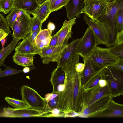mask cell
<instances>
[{
	"mask_svg": "<svg viewBox=\"0 0 123 123\" xmlns=\"http://www.w3.org/2000/svg\"><path fill=\"white\" fill-rule=\"evenodd\" d=\"M80 55L76 54L61 67L65 74L64 91L58 94L57 108L64 112H79L84 90L80 73L75 69Z\"/></svg>",
	"mask_w": 123,
	"mask_h": 123,
	"instance_id": "obj_1",
	"label": "cell"
},
{
	"mask_svg": "<svg viewBox=\"0 0 123 123\" xmlns=\"http://www.w3.org/2000/svg\"><path fill=\"white\" fill-rule=\"evenodd\" d=\"M116 1L109 2L106 12L98 18L96 21L100 23L104 28L108 38L105 45L110 47L115 44V41L117 33L116 14Z\"/></svg>",
	"mask_w": 123,
	"mask_h": 123,
	"instance_id": "obj_2",
	"label": "cell"
},
{
	"mask_svg": "<svg viewBox=\"0 0 123 123\" xmlns=\"http://www.w3.org/2000/svg\"><path fill=\"white\" fill-rule=\"evenodd\" d=\"M102 71L103 79L106 81L110 97L112 98L120 95L123 96V71L111 66L104 68Z\"/></svg>",
	"mask_w": 123,
	"mask_h": 123,
	"instance_id": "obj_3",
	"label": "cell"
},
{
	"mask_svg": "<svg viewBox=\"0 0 123 123\" xmlns=\"http://www.w3.org/2000/svg\"><path fill=\"white\" fill-rule=\"evenodd\" d=\"M89 58L101 69L112 66L120 59L109 51L108 48H103L96 46Z\"/></svg>",
	"mask_w": 123,
	"mask_h": 123,
	"instance_id": "obj_4",
	"label": "cell"
},
{
	"mask_svg": "<svg viewBox=\"0 0 123 123\" xmlns=\"http://www.w3.org/2000/svg\"><path fill=\"white\" fill-rule=\"evenodd\" d=\"M20 89L22 100L30 108L44 111L46 106L45 100L36 91L27 85L22 86Z\"/></svg>",
	"mask_w": 123,
	"mask_h": 123,
	"instance_id": "obj_5",
	"label": "cell"
},
{
	"mask_svg": "<svg viewBox=\"0 0 123 123\" xmlns=\"http://www.w3.org/2000/svg\"><path fill=\"white\" fill-rule=\"evenodd\" d=\"M109 1L107 0H86L80 14L85 15L96 21L107 12Z\"/></svg>",
	"mask_w": 123,
	"mask_h": 123,
	"instance_id": "obj_6",
	"label": "cell"
},
{
	"mask_svg": "<svg viewBox=\"0 0 123 123\" xmlns=\"http://www.w3.org/2000/svg\"><path fill=\"white\" fill-rule=\"evenodd\" d=\"M31 18L30 14L22 12L14 23L12 29L13 38L23 39L27 37L31 31Z\"/></svg>",
	"mask_w": 123,
	"mask_h": 123,
	"instance_id": "obj_7",
	"label": "cell"
},
{
	"mask_svg": "<svg viewBox=\"0 0 123 123\" xmlns=\"http://www.w3.org/2000/svg\"><path fill=\"white\" fill-rule=\"evenodd\" d=\"M110 92L107 85L104 87H101L98 84L90 89L84 92L78 113L101 98L104 96H110Z\"/></svg>",
	"mask_w": 123,
	"mask_h": 123,
	"instance_id": "obj_8",
	"label": "cell"
},
{
	"mask_svg": "<svg viewBox=\"0 0 123 123\" xmlns=\"http://www.w3.org/2000/svg\"><path fill=\"white\" fill-rule=\"evenodd\" d=\"M96 46L93 32L91 29L88 27L81 38L77 53L83 58H88Z\"/></svg>",
	"mask_w": 123,
	"mask_h": 123,
	"instance_id": "obj_9",
	"label": "cell"
},
{
	"mask_svg": "<svg viewBox=\"0 0 123 123\" xmlns=\"http://www.w3.org/2000/svg\"><path fill=\"white\" fill-rule=\"evenodd\" d=\"M67 45H49L37 49L35 54L39 55L41 58H43L42 62L44 64H47L51 62H57Z\"/></svg>",
	"mask_w": 123,
	"mask_h": 123,
	"instance_id": "obj_10",
	"label": "cell"
},
{
	"mask_svg": "<svg viewBox=\"0 0 123 123\" xmlns=\"http://www.w3.org/2000/svg\"><path fill=\"white\" fill-rule=\"evenodd\" d=\"M44 112L31 108L16 109L6 107L3 108V112L0 113V117L15 118L40 117Z\"/></svg>",
	"mask_w": 123,
	"mask_h": 123,
	"instance_id": "obj_11",
	"label": "cell"
},
{
	"mask_svg": "<svg viewBox=\"0 0 123 123\" xmlns=\"http://www.w3.org/2000/svg\"><path fill=\"white\" fill-rule=\"evenodd\" d=\"M82 18L93 32L95 39L96 46L101 44L105 45L107 42V36L102 25L86 15H84Z\"/></svg>",
	"mask_w": 123,
	"mask_h": 123,
	"instance_id": "obj_12",
	"label": "cell"
},
{
	"mask_svg": "<svg viewBox=\"0 0 123 123\" xmlns=\"http://www.w3.org/2000/svg\"><path fill=\"white\" fill-rule=\"evenodd\" d=\"M111 98L110 96L101 98L80 111L78 113V116L86 117H94L106 108Z\"/></svg>",
	"mask_w": 123,
	"mask_h": 123,
	"instance_id": "obj_13",
	"label": "cell"
},
{
	"mask_svg": "<svg viewBox=\"0 0 123 123\" xmlns=\"http://www.w3.org/2000/svg\"><path fill=\"white\" fill-rule=\"evenodd\" d=\"M76 17L72 18L68 21H64L61 29L57 32L58 39L57 45L68 44V40L71 37L72 27L76 22Z\"/></svg>",
	"mask_w": 123,
	"mask_h": 123,
	"instance_id": "obj_14",
	"label": "cell"
},
{
	"mask_svg": "<svg viewBox=\"0 0 123 123\" xmlns=\"http://www.w3.org/2000/svg\"><path fill=\"white\" fill-rule=\"evenodd\" d=\"M123 105L115 102L111 98L106 108L101 113L94 117H123Z\"/></svg>",
	"mask_w": 123,
	"mask_h": 123,
	"instance_id": "obj_15",
	"label": "cell"
},
{
	"mask_svg": "<svg viewBox=\"0 0 123 123\" xmlns=\"http://www.w3.org/2000/svg\"><path fill=\"white\" fill-rule=\"evenodd\" d=\"M83 59L85 67L82 72L80 74L82 86L91 77L103 69L100 68L89 57Z\"/></svg>",
	"mask_w": 123,
	"mask_h": 123,
	"instance_id": "obj_16",
	"label": "cell"
},
{
	"mask_svg": "<svg viewBox=\"0 0 123 123\" xmlns=\"http://www.w3.org/2000/svg\"><path fill=\"white\" fill-rule=\"evenodd\" d=\"M81 38H77L67 45L57 62V66L62 67L71 58L77 54Z\"/></svg>",
	"mask_w": 123,
	"mask_h": 123,
	"instance_id": "obj_17",
	"label": "cell"
},
{
	"mask_svg": "<svg viewBox=\"0 0 123 123\" xmlns=\"http://www.w3.org/2000/svg\"><path fill=\"white\" fill-rule=\"evenodd\" d=\"M86 0H69L65 6L67 13V17L70 20L74 18H78L84 8Z\"/></svg>",
	"mask_w": 123,
	"mask_h": 123,
	"instance_id": "obj_18",
	"label": "cell"
},
{
	"mask_svg": "<svg viewBox=\"0 0 123 123\" xmlns=\"http://www.w3.org/2000/svg\"><path fill=\"white\" fill-rule=\"evenodd\" d=\"M65 78V73L62 67L57 66L52 72L50 80L53 87L52 93L58 94L57 87L60 85L64 84Z\"/></svg>",
	"mask_w": 123,
	"mask_h": 123,
	"instance_id": "obj_19",
	"label": "cell"
},
{
	"mask_svg": "<svg viewBox=\"0 0 123 123\" xmlns=\"http://www.w3.org/2000/svg\"><path fill=\"white\" fill-rule=\"evenodd\" d=\"M40 6L37 0H15L13 8L18 9L30 14Z\"/></svg>",
	"mask_w": 123,
	"mask_h": 123,
	"instance_id": "obj_20",
	"label": "cell"
},
{
	"mask_svg": "<svg viewBox=\"0 0 123 123\" xmlns=\"http://www.w3.org/2000/svg\"><path fill=\"white\" fill-rule=\"evenodd\" d=\"M34 54L20 53L15 52L12 57L14 62L23 67H33Z\"/></svg>",
	"mask_w": 123,
	"mask_h": 123,
	"instance_id": "obj_21",
	"label": "cell"
},
{
	"mask_svg": "<svg viewBox=\"0 0 123 123\" xmlns=\"http://www.w3.org/2000/svg\"><path fill=\"white\" fill-rule=\"evenodd\" d=\"M51 35L47 29L42 30L39 31L35 40L36 51L49 46L52 37Z\"/></svg>",
	"mask_w": 123,
	"mask_h": 123,
	"instance_id": "obj_22",
	"label": "cell"
},
{
	"mask_svg": "<svg viewBox=\"0 0 123 123\" xmlns=\"http://www.w3.org/2000/svg\"><path fill=\"white\" fill-rule=\"evenodd\" d=\"M51 12L49 0H47L31 14L37 17L43 23L48 18Z\"/></svg>",
	"mask_w": 123,
	"mask_h": 123,
	"instance_id": "obj_23",
	"label": "cell"
},
{
	"mask_svg": "<svg viewBox=\"0 0 123 123\" xmlns=\"http://www.w3.org/2000/svg\"><path fill=\"white\" fill-rule=\"evenodd\" d=\"M23 39L22 41L19 43L15 47V51L20 53L34 54L35 55L36 48L27 36Z\"/></svg>",
	"mask_w": 123,
	"mask_h": 123,
	"instance_id": "obj_24",
	"label": "cell"
},
{
	"mask_svg": "<svg viewBox=\"0 0 123 123\" xmlns=\"http://www.w3.org/2000/svg\"><path fill=\"white\" fill-rule=\"evenodd\" d=\"M20 40L19 38H13L9 44L0 50V67L3 66L5 59L14 49Z\"/></svg>",
	"mask_w": 123,
	"mask_h": 123,
	"instance_id": "obj_25",
	"label": "cell"
},
{
	"mask_svg": "<svg viewBox=\"0 0 123 123\" xmlns=\"http://www.w3.org/2000/svg\"><path fill=\"white\" fill-rule=\"evenodd\" d=\"M116 1V23L118 32L123 30V0Z\"/></svg>",
	"mask_w": 123,
	"mask_h": 123,
	"instance_id": "obj_26",
	"label": "cell"
},
{
	"mask_svg": "<svg viewBox=\"0 0 123 123\" xmlns=\"http://www.w3.org/2000/svg\"><path fill=\"white\" fill-rule=\"evenodd\" d=\"M102 70L95 74L87 80L83 86L84 92L87 91L96 86L98 84L99 80L103 79Z\"/></svg>",
	"mask_w": 123,
	"mask_h": 123,
	"instance_id": "obj_27",
	"label": "cell"
},
{
	"mask_svg": "<svg viewBox=\"0 0 123 123\" xmlns=\"http://www.w3.org/2000/svg\"><path fill=\"white\" fill-rule=\"evenodd\" d=\"M5 100L10 105L16 109L30 108L27 104L23 100L6 96Z\"/></svg>",
	"mask_w": 123,
	"mask_h": 123,
	"instance_id": "obj_28",
	"label": "cell"
},
{
	"mask_svg": "<svg viewBox=\"0 0 123 123\" xmlns=\"http://www.w3.org/2000/svg\"><path fill=\"white\" fill-rule=\"evenodd\" d=\"M15 0H0V12L4 14L11 12L13 8Z\"/></svg>",
	"mask_w": 123,
	"mask_h": 123,
	"instance_id": "obj_29",
	"label": "cell"
},
{
	"mask_svg": "<svg viewBox=\"0 0 123 123\" xmlns=\"http://www.w3.org/2000/svg\"><path fill=\"white\" fill-rule=\"evenodd\" d=\"M23 11L13 8L5 18L9 26L11 28L14 22Z\"/></svg>",
	"mask_w": 123,
	"mask_h": 123,
	"instance_id": "obj_30",
	"label": "cell"
},
{
	"mask_svg": "<svg viewBox=\"0 0 123 123\" xmlns=\"http://www.w3.org/2000/svg\"><path fill=\"white\" fill-rule=\"evenodd\" d=\"M108 48L112 54L120 60H123V43L115 44Z\"/></svg>",
	"mask_w": 123,
	"mask_h": 123,
	"instance_id": "obj_31",
	"label": "cell"
},
{
	"mask_svg": "<svg viewBox=\"0 0 123 123\" xmlns=\"http://www.w3.org/2000/svg\"><path fill=\"white\" fill-rule=\"evenodd\" d=\"M65 112L59 109L55 108L44 111L40 117H64Z\"/></svg>",
	"mask_w": 123,
	"mask_h": 123,
	"instance_id": "obj_32",
	"label": "cell"
},
{
	"mask_svg": "<svg viewBox=\"0 0 123 123\" xmlns=\"http://www.w3.org/2000/svg\"><path fill=\"white\" fill-rule=\"evenodd\" d=\"M3 66L5 67V69L3 70H2L0 69V78L16 74L23 72L22 70L14 69L4 64Z\"/></svg>",
	"mask_w": 123,
	"mask_h": 123,
	"instance_id": "obj_33",
	"label": "cell"
},
{
	"mask_svg": "<svg viewBox=\"0 0 123 123\" xmlns=\"http://www.w3.org/2000/svg\"><path fill=\"white\" fill-rule=\"evenodd\" d=\"M69 0H56L51 5L50 9L51 12L56 11L68 3Z\"/></svg>",
	"mask_w": 123,
	"mask_h": 123,
	"instance_id": "obj_34",
	"label": "cell"
},
{
	"mask_svg": "<svg viewBox=\"0 0 123 123\" xmlns=\"http://www.w3.org/2000/svg\"><path fill=\"white\" fill-rule=\"evenodd\" d=\"M42 24L41 21L35 16L31 18V33L36 30L42 28Z\"/></svg>",
	"mask_w": 123,
	"mask_h": 123,
	"instance_id": "obj_35",
	"label": "cell"
},
{
	"mask_svg": "<svg viewBox=\"0 0 123 123\" xmlns=\"http://www.w3.org/2000/svg\"><path fill=\"white\" fill-rule=\"evenodd\" d=\"M0 29H1L5 32L10 34L11 31L10 27L6 19L2 14L0 13Z\"/></svg>",
	"mask_w": 123,
	"mask_h": 123,
	"instance_id": "obj_36",
	"label": "cell"
},
{
	"mask_svg": "<svg viewBox=\"0 0 123 123\" xmlns=\"http://www.w3.org/2000/svg\"><path fill=\"white\" fill-rule=\"evenodd\" d=\"M42 30V28L38 29L30 33L27 36L35 48V41L36 37L38 33Z\"/></svg>",
	"mask_w": 123,
	"mask_h": 123,
	"instance_id": "obj_37",
	"label": "cell"
},
{
	"mask_svg": "<svg viewBox=\"0 0 123 123\" xmlns=\"http://www.w3.org/2000/svg\"><path fill=\"white\" fill-rule=\"evenodd\" d=\"M123 43V30H122L117 33L115 38V44H121Z\"/></svg>",
	"mask_w": 123,
	"mask_h": 123,
	"instance_id": "obj_38",
	"label": "cell"
},
{
	"mask_svg": "<svg viewBox=\"0 0 123 123\" xmlns=\"http://www.w3.org/2000/svg\"><path fill=\"white\" fill-rule=\"evenodd\" d=\"M58 39L57 32L55 35L52 36L49 44V46H54L57 45Z\"/></svg>",
	"mask_w": 123,
	"mask_h": 123,
	"instance_id": "obj_39",
	"label": "cell"
},
{
	"mask_svg": "<svg viewBox=\"0 0 123 123\" xmlns=\"http://www.w3.org/2000/svg\"><path fill=\"white\" fill-rule=\"evenodd\" d=\"M58 94L53 93H48L45 95L44 98L46 102L52 100L58 96Z\"/></svg>",
	"mask_w": 123,
	"mask_h": 123,
	"instance_id": "obj_40",
	"label": "cell"
},
{
	"mask_svg": "<svg viewBox=\"0 0 123 123\" xmlns=\"http://www.w3.org/2000/svg\"><path fill=\"white\" fill-rule=\"evenodd\" d=\"M84 67L85 64L84 63L79 62L76 65V70L78 73H80L83 71Z\"/></svg>",
	"mask_w": 123,
	"mask_h": 123,
	"instance_id": "obj_41",
	"label": "cell"
},
{
	"mask_svg": "<svg viewBox=\"0 0 123 123\" xmlns=\"http://www.w3.org/2000/svg\"><path fill=\"white\" fill-rule=\"evenodd\" d=\"M112 66L117 69L123 71V60H120L118 62Z\"/></svg>",
	"mask_w": 123,
	"mask_h": 123,
	"instance_id": "obj_42",
	"label": "cell"
},
{
	"mask_svg": "<svg viewBox=\"0 0 123 123\" xmlns=\"http://www.w3.org/2000/svg\"><path fill=\"white\" fill-rule=\"evenodd\" d=\"M47 29L52 34V31H53L55 28V24L52 22H49L48 24Z\"/></svg>",
	"mask_w": 123,
	"mask_h": 123,
	"instance_id": "obj_43",
	"label": "cell"
},
{
	"mask_svg": "<svg viewBox=\"0 0 123 123\" xmlns=\"http://www.w3.org/2000/svg\"><path fill=\"white\" fill-rule=\"evenodd\" d=\"M9 34L3 30L0 29V42L3 39L6 37Z\"/></svg>",
	"mask_w": 123,
	"mask_h": 123,
	"instance_id": "obj_44",
	"label": "cell"
},
{
	"mask_svg": "<svg viewBox=\"0 0 123 123\" xmlns=\"http://www.w3.org/2000/svg\"><path fill=\"white\" fill-rule=\"evenodd\" d=\"M98 84L99 86L101 87H103L107 85L106 80L103 79H100L98 82Z\"/></svg>",
	"mask_w": 123,
	"mask_h": 123,
	"instance_id": "obj_45",
	"label": "cell"
},
{
	"mask_svg": "<svg viewBox=\"0 0 123 123\" xmlns=\"http://www.w3.org/2000/svg\"><path fill=\"white\" fill-rule=\"evenodd\" d=\"M65 85L64 84H62L58 85L57 88L58 94L63 91L65 89Z\"/></svg>",
	"mask_w": 123,
	"mask_h": 123,
	"instance_id": "obj_46",
	"label": "cell"
},
{
	"mask_svg": "<svg viewBox=\"0 0 123 123\" xmlns=\"http://www.w3.org/2000/svg\"><path fill=\"white\" fill-rule=\"evenodd\" d=\"M22 70L23 72L26 73L29 72L30 71V69L28 67H25Z\"/></svg>",
	"mask_w": 123,
	"mask_h": 123,
	"instance_id": "obj_47",
	"label": "cell"
},
{
	"mask_svg": "<svg viewBox=\"0 0 123 123\" xmlns=\"http://www.w3.org/2000/svg\"><path fill=\"white\" fill-rule=\"evenodd\" d=\"M7 39L6 37L5 38L1 40V44L2 46V49L4 48V46Z\"/></svg>",
	"mask_w": 123,
	"mask_h": 123,
	"instance_id": "obj_48",
	"label": "cell"
},
{
	"mask_svg": "<svg viewBox=\"0 0 123 123\" xmlns=\"http://www.w3.org/2000/svg\"><path fill=\"white\" fill-rule=\"evenodd\" d=\"M39 4L40 5L45 1L47 0H37Z\"/></svg>",
	"mask_w": 123,
	"mask_h": 123,
	"instance_id": "obj_49",
	"label": "cell"
},
{
	"mask_svg": "<svg viewBox=\"0 0 123 123\" xmlns=\"http://www.w3.org/2000/svg\"><path fill=\"white\" fill-rule=\"evenodd\" d=\"M56 0H49V4L50 6Z\"/></svg>",
	"mask_w": 123,
	"mask_h": 123,
	"instance_id": "obj_50",
	"label": "cell"
},
{
	"mask_svg": "<svg viewBox=\"0 0 123 123\" xmlns=\"http://www.w3.org/2000/svg\"><path fill=\"white\" fill-rule=\"evenodd\" d=\"M107 0L109 1V2H112L114 1L115 0Z\"/></svg>",
	"mask_w": 123,
	"mask_h": 123,
	"instance_id": "obj_51",
	"label": "cell"
},
{
	"mask_svg": "<svg viewBox=\"0 0 123 123\" xmlns=\"http://www.w3.org/2000/svg\"></svg>",
	"mask_w": 123,
	"mask_h": 123,
	"instance_id": "obj_52",
	"label": "cell"
}]
</instances>
